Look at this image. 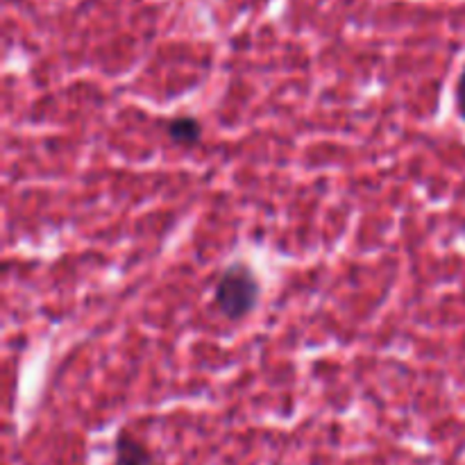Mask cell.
I'll list each match as a JSON object with an SVG mask.
<instances>
[{
    "instance_id": "cell-1",
    "label": "cell",
    "mask_w": 465,
    "mask_h": 465,
    "mask_svg": "<svg viewBox=\"0 0 465 465\" xmlns=\"http://www.w3.org/2000/svg\"><path fill=\"white\" fill-rule=\"evenodd\" d=\"M262 300V282L252 266L234 262L221 272L213 286V307L225 321L241 322L257 309Z\"/></svg>"
},
{
    "instance_id": "cell-2",
    "label": "cell",
    "mask_w": 465,
    "mask_h": 465,
    "mask_svg": "<svg viewBox=\"0 0 465 465\" xmlns=\"http://www.w3.org/2000/svg\"><path fill=\"white\" fill-rule=\"evenodd\" d=\"M109 465H159L154 461L153 452L141 439H136L132 431L121 430L114 443V457Z\"/></svg>"
},
{
    "instance_id": "cell-3",
    "label": "cell",
    "mask_w": 465,
    "mask_h": 465,
    "mask_svg": "<svg viewBox=\"0 0 465 465\" xmlns=\"http://www.w3.org/2000/svg\"><path fill=\"white\" fill-rule=\"evenodd\" d=\"M166 134L168 139L175 145H182V148H195V145L203 141V123L195 116H173L171 121H166Z\"/></svg>"
},
{
    "instance_id": "cell-4",
    "label": "cell",
    "mask_w": 465,
    "mask_h": 465,
    "mask_svg": "<svg viewBox=\"0 0 465 465\" xmlns=\"http://www.w3.org/2000/svg\"><path fill=\"white\" fill-rule=\"evenodd\" d=\"M454 100H457V112L459 116L465 121V66L461 71V75H459L457 80V91H454Z\"/></svg>"
}]
</instances>
